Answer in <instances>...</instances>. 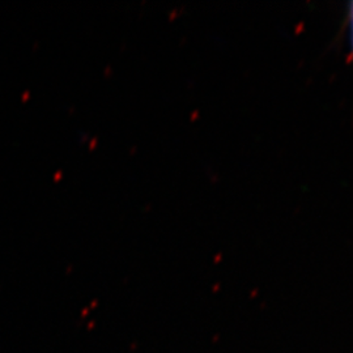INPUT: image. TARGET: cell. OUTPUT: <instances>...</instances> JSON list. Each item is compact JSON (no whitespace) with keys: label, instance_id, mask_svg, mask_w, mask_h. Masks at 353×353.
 I'll list each match as a JSON object with an SVG mask.
<instances>
[{"label":"cell","instance_id":"cell-1","mask_svg":"<svg viewBox=\"0 0 353 353\" xmlns=\"http://www.w3.org/2000/svg\"><path fill=\"white\" fill-rule=\"evenodd\" d=\"M348 28H350V38H351V61L353 63V1L350 3L347 10V19H345Z\"/></svg>","mask_w":353,"mask_h":353}]
</instances>
